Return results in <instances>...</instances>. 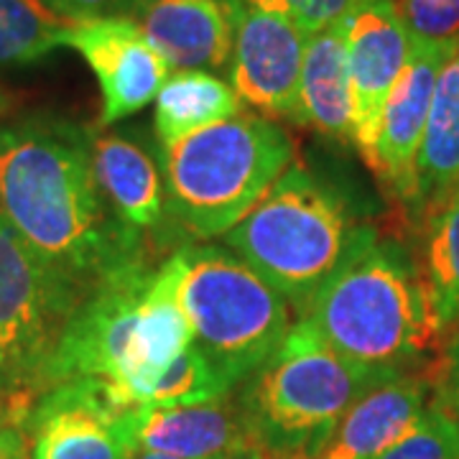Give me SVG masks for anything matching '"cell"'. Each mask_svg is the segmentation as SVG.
I'll return each instance as SVG.
<instances>
[{"label": "cell", "instance_id": "cell-1", "mask_svg": "<svg viewBox=\"0 0 459 459\" xmlns=\"http://www.w3.org/2000/svg\"><path fill=\"white\" fill-rule=\"evenodd\" d=\"M0 217L82 299L148 263L146 238L120 225L100 192L92 131L66 117L0 126Z\"/></svg>", "mask_w": 459, "mask_h": 459}, {"label": "cell", "instance_id": "cell-2", "mask_svg": "<svg viewBox=\"0 0 459 459\" xmlns=\"http://www.w3.org/2000/svg\"><path fill=\"white\" fill-rule=\"evenodd\" d=\"M299 319H309L337 355L377 377L427 376L444 344L419 261L376 228Z\"/></svg>", "mask_w": 459, "mask_h": 459}, {"label": "cell", "instance_id": "cell-3", "mask_svg": "<svg viewBox=\"0 0 459 459\" xmlns=\"http://www.w3.org/2000/svg\"><path fill=\"white\" fill-rule=\"evenodd\" d=\"M179 286L177 250L156 268L143 263L98 283L66 322L49 388L72 377H100L135 406L138 388L195 342Z\"/></svg>", "mask_w": 459, "mask_h": 459}, {"label": "cell", "instance_id": "cell-4", "mask_svg": "<svg viewBox=\"0 0 459 459\" xmlns=\"http://www.w3.org/2000/svg\"><path fill=\"white\" fill-rule=\"evenodd\" d=\"M368 228L334 186L294 164L225 235V247L268 281L299 319Z\"/></svg>", "mask_w": 459, "mask_h": 459}, {"label": "cell", "instance_id": "cell-5", "mask_svg": "<svg viewBox=\"0 0 459 459\" xmlns=\"http://www.w3.org/2000/svg\"><path fill=\"white\" fill-rule=\"evenodd\" d=\"M291 135L240 113L164 148L166 214L195 240L225 238L294 166Z\"/></svg>", "mask_w": 459, "mask_h": 459}, {"label": "cell", "instance_id": "cell-6", "mask_svg": "<svg viewBox=\"0 0 459 459\" xmlns=\"http://www.w3.org/2000/svg\"><path fill=\"white\" fill-rule=\"evenodd\" d=\"M377 377L337 355L309 319H296L271 358L243 380L238 409L271 459H312Z\"/></svg>", "mask_w": 459, "mask_h": 459}, {"label": "cell", "instance_id": "cell-7", "mask_svg": "<svg viewBox=\"0 0 459 459\" xmlns=\"http://www.w3.org/2000/svg\"><path fill=\"white\" fill-rule=\"evenodd\" d=\"M177 255L192 344L235 388L294 327L291 304L225 246H184Z\"/></svg>", "mask_w": 459, "mask_h": 459}, {"label": "cell", "instance_id": "cell-8", "mask_svg": "<svg viewBox=\"0 0 459 459\" xmlns=\"http://www.w3.org/2000/svg\"><path fill=\"white\" fill-rule=\"evenodd\" d=\"M82 294L59 279L0 217V391L41 395Z\"/></svg>", "mask_w": 459, "mask_h": 459}, {"label": "cell", "instance_id": "cell-9", "mask_svg": "<svg viewBox=\"0 0 459 459\" xmlns=\"http://www.w3.org/2000/svg\"><path fill=\"white\" fill-rule=\"evenodd\" d=\"M135 409L100 377H72L39 395L23 427L29 459H135L128 431Z\"/></svg>", "mask_w": 459, "mask_h": 459}, {"label": "cell", "instance_id": "cell-10", "mask_svg": "<svg viewBox=\"0 0 459 459\" xmlns=\"http://www.w3.org/2000/svg\"><path fill=\"white\" fill-rule=\"evenodd\" d=\"M232 90L263 117L299 123V84L309 36L289 18L232 0Z\"/></svg>", "mask_w": 459, "mask_h": 459}, {"label": "cell", "instance_id": "cell-11", "mask_svg": "<svg viewBox=\"0 0 459 459\" xmlns=\"http://www.w3.org/2000/svg\"><path fill=\"white\" fill-rule=\"evenodd\" d=\"M352 77V143L373 161L385 100L411 56V33L394 0H355L342 16Z\"/></svg>", "mask_w": 459, "mask_h": 459}, {"label": "cell", "instance_id": "cell-12", "mask_svg": "<svg viewBox=\"0 0 459 459\" xmlns=\"http://www.w3.org/2000/svg\"><path fill=\"white\" fill-rule=\"evenodd\" d=\"M65 47L80 51L102 92L100 126H113L151 105L171 66L151 47L138 23L126 16L72 23Z\"/></svg>", "mask_w": 459, "mask_h": 459}, {"label": "cell", "instance_id": "cell-13", "mask_svg": "<svg viewBox=\"0 0 459 459\" xmlns=\"http://www.w3.org/2000/svg\"><path fill=\"white\" fill-rule=\"evenodd\" d=\"M455 41L411 39L409 62L380 113L370 169L380 184H385L406 204V210L416 195V161L427 133L437 77Z\"/></svg>", "mask_w": 459, "mask_h": 459}, {"label": "cell", "instance_id": "cell-14", "mask_svg": "<svg viewBox=\"0 0 459 459\" xmlns=\"http://www.w3.org/2000/svg\"><path fill=\"white\" fill-rule=\"evenodd\" d=\"M138 452L179 459H271L225 398L195 406H138L128 413Z\"/></svg>", "mask_w": 459, "mask_h": 459}, {"label": "cell", "instance_id": "cell-15", "mask_svg": "<svg viewBox=\"0 0 459 459\" xmlns=\"http://www.w3.org/2000/svg\"><path fill=\"white\" fill-rule=\"evenodd\" d=\"M126 18L174 72L220 69L232 56V0H133Z\"/></svg>", "mask_w": 459, "mask_h": 459}, {"label": "cell", "instance_id": "cell-16", "mask_svg": "<svg viewBox=\"0 0 459 459\" xmlns=\"http://www.w3.org/2000/svg\"><path fill=\"white\" fill-rule=\"evenodd\" d=\"M424 376H395L362 394L312 459H377L403 439L427 411Z\"/></svg>", "mask_w": 459, "mask_h": 459}, {"label": "cell", "instance_id": "cell-17", "mask_svg": "<svg viewBox=\"0 0 459 459\" xmlns=\"http://www.w3.org/2000/svg\"><path fill=\"white\" fill-rule=\"evenodd\" d=\"M92 161L100 192L120 225L146 238L166 217V186L159 164L123 133H92Z\"/></svg>", "mask_w": 459, "mask_h": 459}, {"label": "cell", "instance_id": "cell-18", "mask_svg": "<svg viewBox=\"0 0 459 459\" xmlns=\"http://www.w3.org/2000/svg\"><path fill=\"white\" fill-rule=\"evenodd\" d=\"M459 195V39L444 59L427 133L416 161V195L409 212L421 222Z\"/></svg>", "mask_w": 459, "mask_h": 459}, {"label": "cell", "instance_id": "cell-19", "mask_svg": "<svg viewBox=\"0 0 459 459\" xmlns=\"http://www.w3.org/2000/svg\"><path fill=\"white\" fill-rule=\"evenodd\" d=\"M352 77L342 18L307 41L299 84V126L352 141Z\"/></svg>", "mask_w": 459, "mask_h": 459}, {"label": "cell", "instance_id": "cell-20", "mask_svg": "<svg viewBox=\"0 0 459 459\" xmlns=\"http://www.w3.org/2000/svg\"><path fill=\"white\" fill-rule=\"evenodd\" d=\"M243 100L207 69H181L169 74L153 100V131L159 146L169 148L214 123L240 115Z\"/></svg>", "mask_w": 459, "mask_h": 459}, {"label": "cell", "instance_id": "cell-21", "mask_svg": "<svg viewBox=\"0 0 459 459\" xmlns=\"http://www.w3.org/2000/svg\"><path fill=\"white\" fill-rule=\"evenodd\" d=\"M419 268L429 301L442 332V342L459 332V195L421 222Z\"/></svg>", "mask_w": 459, "mask_h": 459}, {"label": "cell", "instance_id": "cell-22", "mask_svg": "<svg viewBox=\"0 0 459 459\" xmlns=\"http://www.w3.org/2000/svg\"><path fill=\"white\" fill-rule=\"evenodd\" d=\"M232 383L207 355L189 344L181 355L159 370L135 394V406H195L228 398Z\"/></svg>", "mask_w": 459, "mask_h": 459}, {"label": "cell", "instance_id": "cell-23", "mask_svg": "<svg viewBox=\"0 0 459 459\" xmlns=\"http://www.w3.org/2000/svg\"><path fill=\"white\" fill-rule=\"evenodd\" d=\"M72 21L41 0H0V65H33L65 47Z\"/></svg>", "mask_w": 459, "mask_h": 459}, {"label": "cell", "instance_id": "cell-24", "mask_svg": "<svg viewBox=\"0 0 459 459\" xmlns=\"http://www.w3.org/2000/svg\"><path fill=\"white\" fill-rule=\"evenodd\" d=\"M377 459H459V424L429 401L416 427Z\"/></svg>", "mask_w": 459, "mask_h": 459}, {"label": "cell", "instance_id": "cell-25", "mask_svg": "<svg viewBox=\"0 0 459 459\" xmlns=\"http://www.w3.org/2000/svg\"><path fill=\"white\" fill-rule=\"evenodd\" d=\"M398 11L416 41L459 39V0H398Z\"/></svg>", "mask_w": 459, "mask_h": 459}, {"label": "cell", "instance_id": "cell-26", "mask_svg": "<svg viewBox=\"0 0 459 459\" xmlns=\"http://www.w3.org/2000/svg\"><path fill=\"white\" fill-rule=\"evenodd\" d=\"M243 3L263 13L289 18L296 29L312 36L337 23L355 0H243Z\"/></svg>", "mask_w": 459, "mask_h": 459}, {"label": "cell", "instance_id": "cell-27", "mask_svg": "<svg viewBox=\"0 0 459 459\" xmlns=\"http://www.w3.org/2000/svg\"><path fill=\"white\" fill-rule=\"evenodd\" d=\"M424 377L434 391L431 401L459 424V332L442 344Z\"/></svg>", "mask_w": 459, "mask_h": 459}, {"label": "cell", "instance_id": "cell-28", "mask_svg": "<svg viewBox=\"0 0 459 459\" xmlns=\"http://www.w3.org/2000/svg\"><path fill=\"white\" fill-rule=\"evenodd\" d=\"M56 16L72 23L95 21V18L126 16L133 0H41Z\"/></svg>", "mask_w": 459, "mask_h": 459}, {"label": "cell", "instance_id": "cell-29", "mask_svg": "<svg viewBox=\"0 0 459 459\" xmlns=\"http://www.w3.org/2000/svg\"><path fill=\"white\" fill-rule=\"evenodd\" d=\"M39 395L0 391V429H23Z\"/></svg>", "mask_w": 459, "mask_h": 459}, {"label": "cell", "instance_id": "cell-30", "mask_svg": "<svg viewBox=\"0 0 459 459\" xmlns=\"http://www.w3.org/2000/svg\"><path fill=\"white\" fill-rule=\"evenodd\" d=\"M0 459H29L23 429H0Z\"/></svg>", "mask_w": 459, "mask_h": 459}, {"label": "cell", "instance_id": "cell-31", "mask_svg": "<svg viewBox=\"0 0 459 459\" xmlns=\"http://www.w3.org/2000/svg\"><path fill=\"white\" fill-rule=\"evenodd\" d=\"M11 108H13V95H11L8 90H3V87H0V117L11 113Z\"/></svg>", "mask_w": 459, "mask_h": 459}, {"label": "cell", "instance_id": "cell-32", "mask_svg": "<svg viewBox=\"0 0 459 459\" xmlns=\"http://www.w3.org/2000/svg\"><path fill=\"white\" fill-rule=\"evenodd\" d=\"M135 459H179V457H169V455H156V452H141Z\"/></svg>", "mask_w": 459, "mask_h": 459}]
</instances>
